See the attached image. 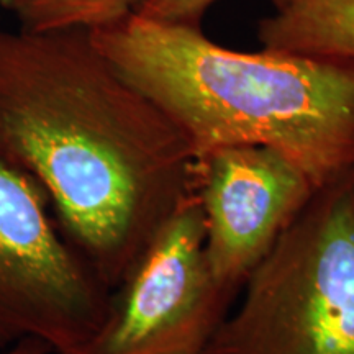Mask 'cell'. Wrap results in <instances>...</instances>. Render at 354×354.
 Wrapping results in <instances>:
<instances>
[{"instance_id":"cell-1","label":"cell","mask_w":354,"mask_h":354,"mask_svg":"<svg viewBox=\"0 0 354 354\" xmlns=\"http://www.w3.org/2000/svg\"><path fill=\"white\" fill-rule=\"evenodd\" d=\"M0 158L38 180L57 227L112 290L197 196L184 133L86 30L0 28Z\"/></svg>"},{"instance_id":"cell-2","label":"cell","mask_w":354,"mask_h":354,"mask_svg":"<svg viewBox=\"0 0 354 354\" xmlns=\"http://www.w3.org/2000/svg\"><path fill=\"white\" fill-rule=\"evenodd\" d=\"M88 35L184 133L196 159L227 146H268L317 187L354 167V61L238 51L201 26L138 13Z\"/></svg>"},{"instance_id":"cell-3","label":"cell","mask_w":354,"mask_h":354,"mask_svg":"<svg viewBox=\"0 0 354 354\" xmlns=\"http://www.w3.org/2000/svg\"><path fill=\"white\" fill-rule=\"evenodd\" d=\"M203 354H354V167L318 187Z\"/></svg>"},{"instance_id":"cell-4","label":"cell","mask_w":354,"mask_h":354,"mask_svg":"<svg viewBox=\"0 0 354 354\" xmlns=\"http://www.w3.org/2000/svg\"><path fill=\"white\" fill-rule=\"evenodd\" d=\"M110 299L38 180L0 158V349L37 338L53 354H79L105 323Z\"/></svg>"},{"instance_id":"cell-5","label":"cell","mask_w":354,"mask_h":354,"mask_svg":"<svg viewBox=\"0 0 354 354\" xmlns=\"http://www.w3.org/2000/svg\"><path fill=\"white\" fill-rule=\"evenodd\" d=\"M234 297L210 269L196 196L112 290L105 323L79 354H203Z\"/></svg>"},{"instance_id":"cell-6","label":"cell","mask_w":354,"mask_h":354,"mask_svg":"<svg viewBox=\"0 0 354 354\" xmlns=\"http://www.w3.org/2000/svg\"><path fill=\"white\" fill-rule=\"evenodd\" d=\"M317 189L297 165L268 146H227L198 158L197 198L216 281L238 295Z\"/></svg>"},{"instance_id":"cell-7","label":"cell","mask_w":354,"mask_h":354,"mask_svg":"<svg viewBox=\"0 0 354 354\" xmlns=\"http://www.w3.org/2000/svg\"><path fill=\"white\" fill-rule=\"evenodd\" d=\"M274 7L258 26L266 50L354 61V0H281Z\"/></svg>"},{"instance_id":"cell-8","label":"cell","mask_w":354,"mask_h":354,"mask_svg":"<svg viewBox=\"0 0 354 354\" xmlns=\"http://www.w3.org/2000/svg\"><path fill=\"white\" fill-rule=\"evenodd\" d=\"M141 0H28L17 19L28 32L105 28L136 12Z\"/></svg>"},{"instance_id":"cell-9","label":"cell","mask_w":354,"mask_h":354,"mask_svg":"<svg viewBox=\"0 0 354 354\" xmlns=\"http://www.w3.org/2000/svg\"><path fill=\"white\" fill-rule=\"evenodd\" d=\"M215 2L218 0H141L135 13L167 24L201 26L207 10ZM271 2L277 6L281 0Z\"/></svg>"},{"instance_id":"cell-10","label":"cell","mask_w":354,"mask_h":354,"mask_svg":"<svg viewBox=\"0 0 354 354\" xmlns=\"http://www.w3.org/2000/svg\"><path fill=\"white\" fill-rule=\"evenodd\" d=\"M3 354H53V349L46 343H43L41 339L26 338L24 342L6 349Z\"/></svg>"},{"instance_id":"cell-11","label":"cell","mask_w":354,"mask_h":354,"mask_svg":"<svg viewBox=\"0 0 354 354\" xmlns=\"http://www.w3.org/2000/svg\"><path fill=\"white\" fill-rule=\"evenodd\" d=\"M26 2H28V0H0V6L6 8V10L13 12L17 15Z\"/></svg>"}]
</instances>
